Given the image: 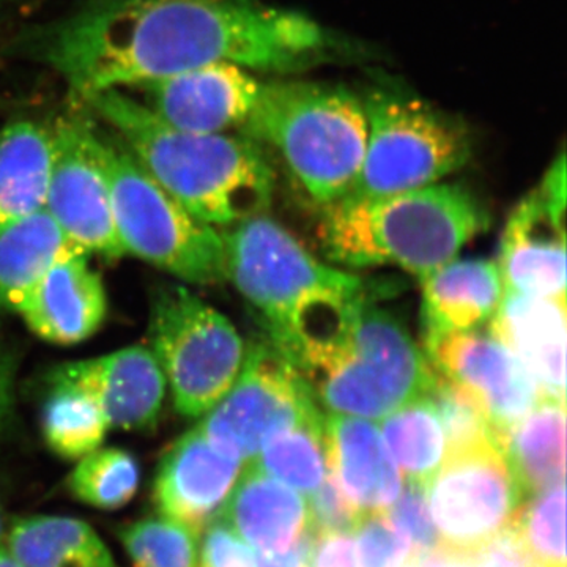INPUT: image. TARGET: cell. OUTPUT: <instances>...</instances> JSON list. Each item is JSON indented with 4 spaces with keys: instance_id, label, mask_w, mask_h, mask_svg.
<instances>
[{
    "instance_id": "obj_18",
    "label": "cell",
    "mask_w": 567,
    "mask_h": 567,
    "mask_svg": "<svg viewBox=\"0 0 567 567\" xmlns=\"http://www.w3.org/2000/svg\"><path fill=\"white\" fill-rule=\"evenodd\" d=\"M17 312L33 334L52 344L92 338L106 319L107 295L89 254L78 249L52 264Z\"/></svg>"
},
{
    "instance_id": "obj_23",
    "label": "cell",
    "mask_w": 567,
    "mask_h": 567,
    "mask_svg": "<svg viewBox=\"0 0 567 567\" xmlns=\"http://www.w3.org/2000/svg\"><path fill=\"white\" fill-rule=\"evenodd\" d=\"M51 159V126L18 118L0 128V230L43 210Z\"/></svg>"
},
{
    "instance_id": "obj_38",
    "label": "cell",
    "mask_w": 567,
    "mask_h": 567,
    "mask_svg": "<svg viewBox=\"0 0 567 567\" xmlns=\"http://www.w3.org/2000/svg\"><path fill=\"white\" fill-rule=\"evenodd\" d=\"M306 567H361L353 533H312Z\"/></svg>"
},
{
    "instance_id": "obj_6",
    "label": "cell",
    "mask_w": 567,
    "mask_h": 567,
    "mask_svg": "<svg viewBox=\"0 0 567 567\" xmlns=\"http://www.w3.org/2000/svg\"><path fill=\"white\" fill-rule=\"evenodd\" d=\"M230 227L223 233L226 279L264 317L274 344L375 292L360 276L317 260L265 213Z\"/></svg>"
},
{
    "instance_id": "obj_26",
    "label": "cell",
    "mask_w": 567,
    "mask_h": 567,
    "mask_svg": "<svg viewBox=\"0 0 567 567\" xmlns=\"http://www.w3.org/2000/svg\"><path fill=\"white\" fill-rule=\"evenodd\" d=\"M6 547L21 567H115L100 536L76 518H22L10 528Z\"/></svg>"
},
{
    "instance_id": "obj_16",
    "label": "cell",
    "mask_w": 567,
    "mask_h": 567,
    "mask_svg": "<svg viewBox=\"0 0 567 567\" xmlns=\"http://www.w3.org/2000/svg\"><path fill=\"white\" fill-rule=\"evenodd\" d=\"M50 383L81 391L100 406L111 429L122 431L153 427L167 390L162 368L145 346L63 363L51 372Z\"/></svg>"
},
{
    "instance_id": "obj_7",
    "label": "cell",
    "mask_w": 567,
    "mask_h": 567,
    "mask_svg": "<svg viewBox=\"0 0 567 567\" xmlns=\"http://www.w3.org/2000/svg\"><path fill=\"white\" fill-rule=\"evenodd\" d=\"M93 125L123 252L194 286L226 281L223 234L153 181L95 117Z\"/></svg>"
},
{
    "instance_id": "obj_14",
    "label": "cell",
    "mask_w": 567,
    "mask_h": 567,
    "mask_svg": "<svg viewBox=\"0 0 567 567\" xmlns=\"http://www.w3.org/2000/svg\"><path fill=\"white\" fill-rule=\"evenodd\" d=\"M423 339L429 364L475 399L496 445L539 401L525 365L487 327Z\"/></svg>"
},
{
    "instance_id": "obj_11",
    "label": "cell",
    "mask_w": 567,
    "mask_h": 567,
    "mask_svg": "<svg viewBox=\"0 0 567 567\" xmlns=\"http://www.w3.org/2000/svg\"><path fill=\"white\" fill-rule=\"evenodd\" d=\"M319 412L297 365L268 341L246 347L234 385L196 427L221 453L249 464L268 440Z\"/></svg>"
},
{
    "instance_id": "obj_1",
    "label": "cell",
    "mask_w": 567,
    "mask_h": 567,
    "mask_svg": "<svg viewBox=\"0 0 567 567\" xmlns=\"http://www.w3.org/2000/svg\"><path fill=\"white\" fill-rule=\"evenodd\" d=\"M13 51L54 71L80 102L213 63L297 73L342 47L312 18L260 0H87L22 33Z\"/></svg>"
},
{
    "instance_id": "obj_36",
    "label": "cell",
    "mask_w": 567,
    "mask_h": 567,
    "mask_svg": "<svg viewBox=\"0 0 567 567\" xmlns=\"http://www.w3.org/2000/svg\"><path fill=\"white\" fill-rule=\"evenodd\" d=\"M308 507L312 533H353L363 516L331 473L309 496Z\"/></svg>"
},
{
    "instance_id": "obj_8",
    "label": "cell",
    "mask_w": 567,
    "mask_h": 567,
    "mask_svg": "<svg viewBox=\"0 0 567 567\" xmlns=\"http://www.w3.org/2000/svg\"><path fill=\"white\" fill-rule=\"evenodd\" d=\"M368 141L346 197L379 199L436 185L472 156L465 123L415 93L374 87L363 99ZM344 199V197H342Z\"/></svg>"
},
{
    "instance_id": "obj_28",
    "label": "cell",
    "mask_w": 567,
    "mask_h": 567,
    "mask_svg": "<svg viewBox=\"0 0 567 567\" xmlns=\"http://www.w3.org/2000/svg\"><path fill=\"white\" fill-rule=\"evenodd\" d=\"M251 464L300 495L315 494L330 475L324 413L305 417L268 440Z\"/></svg>"
},
{
    "instance_id": "obj_12",
    "label": "cell",
    "mask_w": 567,
    "mask_h": 567,
    "mask_svg": "<svg viewBox=\"0 0 567 567\" xmlns=\"http://www.w3.org/2000/svg\"><path fill=\"white\" fill-rule=\"evenodd\" d=\"M52 159L44 210L66 238L87 254L122 257L110 183L95 147L91 112L80 111L51 126Z\"/></svg>"
},
{
    "instance_id": "obj_43",
    "label": "cell",
    "mask_w": 567,
    "mask_h": 567,
    "mask_svg": "<svg viewBox=\"0 0 567 567\" xmlns=\"http://www.w3.org/2000/svg\"><path fill=\"white\" fill-rule=\"evenodd\" d=\"M3 536H6V527H3L2 511H0V544H2Z\"/></svg>"
},
{
    "instance_id": "obj_39",
    "label": "cell",
    "mask_w": 567,
    "mask_h": 567,
    "mask_svg": "<svg viewBox=\"0 0 567 567\" xmlns=\"http://www.w3.org/2000/svg\"><path fill=\"white\" fill-rule=\"evenodd\" d=\"M14 385H17V363L9 347L0 341V435L13 416Z\"/></svg>"
},
{
    "instance_id": "obj_42",
    "label": "cell",
    "mask_w": 567,
    "mask_h": 567,
    "mask_svg": "<svg viewBox=\"0 0 567 567\" xmlns=\"http://www.w3.org/2000/svg\"><path fill=\"white\" fill-rule=\"evenodd\" d=\"M0 567H21L17 561H14L10 551L7 550V547L2 546V544H0Z\"/></svg>"
},
{
    "instance_id": "obj_9",
    "label": "cell",
    "mask_w": 567,
    "mask_h": 567,
    "mask_svg": "<svg viewBox=\"0 0 567 567\" xmlns=\"http://www.w3.org/2000/svg\"><path fill=\"white\" fill-rule=\"evenodd\" d=\"M148 339L182 416L210 412L244 368L246 346L237 328L183 286L156 292Z\"/></svg>"
},
{
    "instance_id": "obj_17",
    "label": "cell",
    "mask_w": 567,
    "mask_h": 567,
    "mask_svg": "<svg viewBox=\"0 0 567 567\" xmlns=\"http://www.w3.org/2000/svg\"><path fill=\"white\" fill-rule=\"evenodd\" d=\"M245 465L221 453L194 427L183 434L159 462L153 486L156 509L163 517L200 535L221 513Z\"/></svg>"
},
{
    "instance_id": "obj_21",
    "label": "cell",
    "mask_w": 567,
    "mask_h": 567,
    "mask_svg": "<svg viewBox=\"0 0 567 567\" xmlns=\"http://www.w3.org/2000/svg\"><path fill=\"white\" fill-rule=\"evenodd\" d=\"M420 282L423 338L487 327L505 297L498 265L487 259L456 257Z\"/></svg>"
},
{
    "instance_id": "obj_33",
    "label": "cell",
    "mask_w": 567,
    "mask_h": 567,
    "mask_svg": "<svg viewBox=\"0 0 567 567\" xmlns=\"http://www.w3.org/2000/svg\"><path fill=\"white\" fill-rule=\"evenodd\" d=\"M429 395L445 431L447 453L483 439H494L481 406L456 383L434 371V383Z\"/></svg>"
},
{
    "instance_id": "obj_31",
    "label": "cell",
    "mask_w": 567,
    "mask_h": 567,
    "mask_svg": "<svg viewBox=\"0 0 567 567\" xmlns=\"http://www.w3.org/2000/svg\"><path fill=\"white\" fill-rule=\"evenodd\" d=\"M66 487L85 505L104 511L121 509L132 502L140 487V465L128 451L99 447L80 458Z\"/></svg>"
},
{
    "instance_id": "obj_34",
    "label": "cell",
    "mask_w": 567,
    "mask_h": 567,
    "mask_svg": "<svg viewBox=\"0 0 567 567\" xmlns=\"http://www.w3.org/2000/svg\"><path fill=\"white\" fill-rule=\"evenodd\" d=\"M361 567H412L417 555L388 513H368L353 529Z\"/></svg>"
},
{
    "instance_id": "obj_41",
    "label": "cell",
    "mask_w": 567,
    "mask_h": 567,
    "mask_svg": "<svg viewBox=\"0 0 567 567\" xmlns=\"http://www.w3.org/2000/svg\"><path fill=\"white\" fill-rule=\"evenodd\" d=\"M503 539H505V543L499 539L492 546L495 551L488 558V567H527L524 559L518 555L516 547L511 543L509 537L505 535Z\"/></svg>"
},
{
    "instance_id": "obj_15",
    "label": "cell",
    "mask_w": 567,
    "mask_h": 567,
    "mask_svg": "<svg viewBox=\"0 0 567 567\" xmlns=\"http://www.w3.org/2000/svg\"><path fill=\"white\" fill-rule=\"evenodd\" d=\"M260 89L262 81L254 76V71L233 63H213L125 92L175 128L241 134Z\"/></svg>"
},
{
    "instance_id": "obj_25",
    "label": "cell",
    "mask_w": 567,
    "mask_h": 567,
    "mask_svg": "<svg viewBox=\"0 0 567 567\" xmlns=\"http://www.w3.org/2000/svg\"><path fill=\"white\" fill-rule=\"evenodd\" d=\"M78 249L44 208L0 230V311L17 312L51 265Z\"/></svg>"
},
{
    "instance_id": "obj_27",
    "label": "cell",
    "mask_w": 567,
    "mask_h": 567,
    "mask_svg": "<svg viewBox=\"0 0 567 567\" xmlns=\"http://www.w3.org/2000/svg\"><path fill=\"white\" fill-rule=\"evenodd\" d=\"M377 423L405 483L429 487L447 454L445 431L431 395L412 399Z\"/></svg>"
},
{
    "instance_id": "obj_5",
    "label": "cell",
    "mask_w": 567,
    "mask_h": 567,
    "mask_svg": "<svg viewBox=\"0 0 567 567\" xmlns=\"http://www.w3.org/2000/svg\"><path fill=\"white\" fill-rule=\"evenodd\" d=\"M275 148L297 182L320 207L353 188L363 164L368 121L363 99L341 84L262 82L244 128Z\"/></svg>"
},
{
    "instance_id": "obj_13",
    "label": "cell",
    "mask_w": 567,
    "mask_h": 567,
    "mask_svg": "<svg viewBox=\"0 0 567 567\" xmlns=\"http://www.w3.org/2000/svg\"><path fill=\"white\" fill-rule=\"evenodd\" d=\"M505 292L566 298V155L516 205L498 262Z\"/></svg>"
},
{
    "instance_id": "obj_22",
    "label": "cell",
    "mask_w": 567,
    "mask_h": 567,
    "mask_svg": "<svg viewBox=\"0 0 567 567\" xmlns=\"http://www.w3.org/2000/svg\"><path fill=\"white\" fill-rule=\"evenodd\" d=\"M219 516L233 525L257 554L289 550L311 532L308 502L303 496L251 462L245 465Z\"/></svg>"
},
{
    "instance_id": "obj_35",
    "label": "cell",
    "mask_w": 567,
    "mask_h": 567,
    "mask_svg": "<svg viewBox=\"0 0 567 567\" xmlns=\"http://www.w3.org/2000/svg\"><path fill=\"white\" fill-rule=\"evenodd\" d=\"M388 516L412 544L417 558L431 555L439 548L434 522L429 509L427 487L405 483L401 494L386 511Z\"/></svg>"
},
{
    "instance_id": "obj_29",
    "label": "cell",
    "mask_w": 567,
    "mask_h": 567,
    "mask_svg": "<svg viewBox=\"0 0 567 567\" xmlns=\"http://www.w3.org/2000/svg\"><path fill=\"white\" fill-rule=\"evenodd\" d=\"M111 425L100 406L81 391L51 385L41 413V432L52 453L80 461L102 447Z\"/></svg>"
},
{
    "instance_id": "obj_24",
    "label": "cell",
    "mask_w": 567,
    "mask_h": 567,
    "mask_svg": "<svg viewBox=\"0 0 567 567\" xmlns=\"http://www.w3.org/2000/svg\"><path fill=\"white\" fill-rule=\"evenodd\" d=\"M498 446L525 502L565 483L566 402L540 398Z\"/></svg>"
},
{
    "instance_id": "obj_30",
    "label": "cell",
    "mask_w": 567,
    "mask_h": 567,
    "mask_svg": "<svg viewBox=\"0 0 567 567\" xmlns=\"http://www.w3.org/2000/svg\"><path fill=\"white\" fill-rule=\"evenodd\" d=\"M505 535L527 567H566L565 483L522 503Z\"/></svg>"
},
{
    "instance_id": "obj_10",
    "label": "cell",
    "mask_w": 567,
    "mask_h": 567,
    "mask_svg": "<svg viewBox=\"0 0 567 567\" xmlns=\"http://www.w3.org/2000/svg\"><path fill=\"white\" fill-rule=\"evenodd\" d=\"M427 499L439 550L462 563L486 555L525 502L494 439L450 451Z\"/></svg>"
},
{
    "instance_id": "obj_37",
    "label": "cell",
    "mask_w": 567,
    "mask_h": 567,
    "mask_svg": "<svg viewBox=\"0 0 567 567\" xmlns=\"http://www.w3.org/2000/svg\"><path fill=\"white\" fill-rule=\"evenodd\" d=\"M197 567H256L252 547L221 516L203 529Z\"/></svg>"
},
{
    "instance_id": "obj_4",
    "label": "cell",
    "mask_w": 567,
    "mask_h": 567,
    "mask_svg": "<svg viewBox=\"0 0 567 567\" xmlns=\"http://www.w3.org/2000/svg\"><path fill=\"white\" fill-rule=\"evenodd\" d=\"M486 208L468 189L436 183L379 199H344L322 207L319 240L330 262L349 268L391 265L424 279L456 259L487 230Z\"/></svg>"
},
{
    "instance_id": "obj_20",
    "label": "cell",
    "mask_w": 567,
    "mask_h": 567,
    "mask_svg": "<svg viewBox=\"0 0 567 567\" xmlns=\"http://www.w3.org/2000/svg\"><path fill=\"white\" fill-rule=\"evenodd\" d=\"M330 473L363 514L386 513L404 486L379 423L324 413Z\"/></svg>"
},
{
    "instance_id": "obj_3",
    "label": "cell",
    "mask_w": 567,
    "mask_h": 567,
    "mask_svg": "<svg viewBox=\"0 0 567 567\" xmlns=\"http://www.w3.org/2000/svg\"><path fill=\"white\" fill-rule=\"evenodd\" d=\"M278 349L330 415L379 421L434 383L423 350L372 293Z\"/></svg>"
},
{
    "instance_id": "obj_32",
    "label": "cell",
    "mask_w": 567,
    "mask_h": 567,
    "mask_svg": "<svg viewBox=\"0 0 567 567\" xmlns=\"http://www.w3.org/2000/svg\"><path fill=\"white\" fill-rule=\"evenodd\" d=\"M197 536L193 529L163 516L134 522L121 532L134 567H197Z\"/></svg>"
},
{
    "instance_id": "obj_2",
    "label": "cell",
    "mask_w": 567,
    "mask_h": 567,
    "mask_svg": "<svg viewBox=\"0 0 567 567\" xmlns=\"http://www.w3.org/2000/svg\"><path fill=\"white\" fill-rule=\"evenodd\" d=\"M80 104L200 221L230 227L270 207L275 169L252 137L175 128L125 91L95 93Z\"/></svg>"
},
{
    "instance_id": "obj_40",
    "label": "cell",
    "mask_w": 567,
    "mask_h": 567,
    "mask_svg": "<svg viewBox=\"0 0 567 567\" xmlns=\"http://www.w3.org/2000/svg\"><path fill=\"white\" fill-rule=\"evenodd\" d=\"M312 532L295 544L292 548L279 554H256V567H306Z\"/></svg>"
},
{
    "instance_id": "obj_19",
    "label": "cell",
    "mask_w": 567,
    "mask_h": 567,
    "mask_svg": "<svg viewBox=\"0 0 567 567\" xmlns=\"http://www.w3.org/2000/svg\"><path fill=\"white\" fill-rule=\"evenodd\" d=\"M487 328L525 365L540 398L566 402V298L505 292Z\"/></svg>"
}]
</instances>
